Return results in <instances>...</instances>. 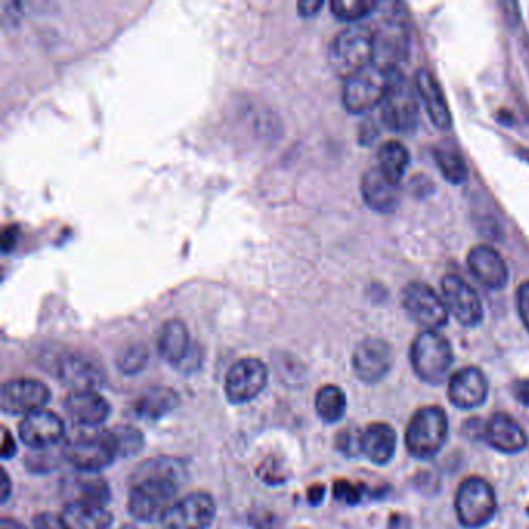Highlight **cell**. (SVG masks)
Instances as JSON below:
<instances>
[{
    "label": "cell",
    "mask_w": 529,
    "mask_h": 529,
    "mask_svg": "<svg viewBox=\"0 0 529 529\" xmlns=\"http://www.w3.org/2000/svg\"><path fill=\"white\" fill-rule=\"evenodd\" d=\"M185 477L184 464L174 458H157L140 467L132 480L128 508L140 522H156L174 505Z\"/></svg>",
    "instance_id": "6da1fadb"
},
{
    "label": "cell",
    "mask_w": 529,
    "mask_h": 529,
    "mask_svg": "<svg viewBox=\"0 0 529 529\" xmlns=\"http://www.w3.org/2000/svg\"><path fill=\"white\" fill-rule=\"evenodd\" d=\"M402 73L399 69H388L371 63L343 83V104L351 114H364L376 108L387 98Z\"/></svg>",
    "instance_id": "7a4b0ae2"
},
{
    "label": "cell",
    "mask_w": 529,
    "mask_h": 529,
    "mask_svg": "<svg viewBox=\"0 0 529 529\" xmlns=\"http://www.w3.org/2000/svg\"><path fill=\"white\" fill-rule=\"evenodd\" d=\"M384 21L374 32V61L388 69H399V64L407 58L410 45V22L407 7L401 2L384 4Z\"/></svg>",
    "instance_id": "3957f363"
},
{
    "label": "cell",
    "mask_w": 529,
    "mask_h": 529,
    "mask_svg": "<svg viewBox=\"0 0 529 529\" xmlns=\"http://www.w3.org/2000/svg\"><path fill=\"white\" fill-rule=\"evenodd\" d=\"M63 455L78 471L95 474L112 464L117 458L118 449L112 432L87 429L73 433L67 438Z\"/></svg>",
    "instance_id": "277c9868"
},
{
    "label": "cell",
    "mask_w": 529,
    "mask_h": 529,
    "mask_svg": "<svg viewBox=\"0 0 529 529\" xmlns=\"http://www.w3.org/2000/svg\"><path fill=\"white\" fill-rule=\"evenodd\" d=\"M449 435V419L436 405L419 408L405 430V447L412 457L429 460L440 453Z\"/></svg>",
    "instance_id": "5b68a950"
},
{
    "label": "cell",
    "mask_w": 529,
    "mask_h": 529,
    "mask_svg": "<svg viewBox=\"0 0 529 529\" xmlns=\"http://www.w3.org/2000/svg\"><path fill=\"white\" fill-rule=\"evenodd\" d=\"M374 61V32L365 25H353L340 32L329 49V63L340 77L348 78Z\"/></svg>",
    "instance_id": "8992f818"
},
{
    "label": "cell",
    "mask_w": 529,
    "mask_h": 529,
    "mask_svg": "<svg viewBox=\"0 0 529 529\" xmlns=\"http://www.w3.org/2000/svg\"><path fill=\"white\" fill-rule=\"evenodd\" d=\"M410 360L422 382L443 384L453 364L452 345L438 331H422L413 342Z\"/></svg>",
    "instance_id": "52a82bcc"
},
{
    "label": "cell",
    "mask_w": 529,
    "mask_h": 529,
    "mask_svg": "<svg viewBox=\"0 0 529 529\" xmlns=\"http://www.w3.org/2000/svg\"><path fill=\"white\" fill-rule=\"evenodd\" d=\"M458 520L466 528H481L494 519L497 497L485 478L471 477L464 480L455 497Z\"/></svg>",
    "instance_id": "ba28073f"
},
{
    "label": "cell",
    "mask_w": 529,
    "mask_h": 529,
    "mask_svg": "<svg viewBox=\"0 0 529 529\" xmlns=\"http://www.w3.org/2000/svg\"><path fill=\"white\" fill-rule=\"evenodd\" d=\"M402 306L408 317L424 331H438L449 320V311L443 298L426 283L413 281L407 284L402 291Z\"/></svg>",
    "instance_id": "9c48e42d"
},
{
    "label": "cell",
    "mask_w": 529,
    "mask_h": 529,
    "mask_svg": "<svg viewBox=\"0 0 529 529\" xmlns=\"http://www.w3.org/2000/svg\"><path fill=\"white\" fill-rule=\"evenodd\" d=\"M269 381L266 365L256 357H246L232 365L225 376V396L232 404H246L263 393Z\"/></svg>",
    "instance_id": "30bf717a"
},
{
    "label": "cell",
    "mask_w": 529,
    "mask_h": 529,
    "mask_svg": "<svg viewBox=\"0 0 529 529\" xmlns=\"http://www.w3.org/2000/svg\"><path fill=\"white\" fill-rule=\"evenodd\" d=\"M416 94L415 87L410 86L401 75L381 104V120L388 129L408 132L416 128L419 118Z\"/></svg>",
    "instance_id": "8fae6325"
},
{
    "label": "cell",
    "mask_w": 529,
    "mask_h": 529,
    "mask_svg": "<svg viewBox=\"0 0 529 529\" xmlns=\"http://www.w3.org/2000/svg\"><path fill=\"white\" fill-rule=\"evenodd\" d=\"M441 294L447 311L460 325L467 328L480 325L485 314L483 303L474 287L469 286L463 278L455 274L446 275L441 283Z\"/></svg>",
    "instance_id": "7c38bea8"
},
{
    "label": "cell",
    "mask_w": 529,
    "mask_h": 529,
    "mask_svg": "<svg viewBox=\"0 0 529 529\" xmlns=\"http://www.w3.org/2000/svg\"><path fill=\"white\" fill-rule=\"evenodd\" d=\"M215 516L213 497L205 492H194L171 506L162 519V526L163 529H208Z\"/></svg>",
    "instance_id": "4fadbf2b"
},
{
    "label": "cell",
    "mask_w": 529,
    "mask_h": 529,
    "mask_svg": "<svg viewBox=\"0 0 529 529\" xmlns=\"http://www.w3.org/2000/svg\"><path fill=\"white\" fill-rule=\"evenodd\" d=\"M47 385L35 379H16L7 382L0 390V407L10 415H32L44 410L50 401Z\"/></svg>",
    "instance_id": "5bb4252c"
},
{
    "label": "cell",
    "mask_w": 529,
    "mask_h": 529,
    "mask_svg": "<svg viewBox=\"0 0 529 529\" xmlns=\"http://www.w3.org/2000/svg\"><path fill=\"white\" fill-rule=\"evenodd\" d=\"M393 365V351L385 340L368 337L356 346L353 368L360 381L376 384L387 376Z\"/></svg>",
    "instance_id": "9a60e30c"
},
{
    "label": "cell",
    "mask_w": 529,
    "mask_h": 529,
    "mask_svg": "<svg viewBox=\"0 0 529 529\" xmlns=\"http://www.w3.org/2000/svg\"><path fill=\"white\" fill-rule=\"evenodd\" d=\"M447 395H449L450 402L461 410L480 407L488 399V377L478 368H461L450 377Z\"/></svg>",
    "instance_id": "2e32d148"
},
{
    "label": "cell",
    "mask_w": 529,
    "mask_h": 529,
    "mask_svg": "<svg viewBox=\"0 0 529 529\" xmlns=\"http://www.w3.org/2000/svg\"><path fill=\"white\" fill-rule=\"evenodd\" d=\"M19 436L24 444L32 449H49L63 440V419L49 410H39L22 419L19 424Z\"/></svg>",
    "instance_id": "e0dca14e"
},
{
    "label": "cell",
    "mask_w": 529,
    "mask_h": 529,
    "mask_svg": "<svg viewBox=\"0 0 529 529\" xmlns=\"http://www.w3.org/2000/svg\"><path fill=\"white\" fill-rule=\"evenodd\" d=\"M480 438L497 452L519 453L528 447V436L516 419L506 413H495L483 424Z\"/></svg>",
    "instance_id": "ac0fdd59"
},
{
    "label": "cell",
    "mask_w": 529,
    "mask_h": 529,
    "mask_svg": "<svg viewBox=\"0 0 529 529\" xmlns=\"http://www.w3.org/2000/svg\"><path fill=\"white\" fill-rule=\"evenodd\" d=\"M467 266L474 275L475 280L481 286L488 287L492 291L502 289L508 283V266L497 250L481 244L467 255Z\"/></svg>",
    "instance_id": "d6986e66"
},
{
    "label": "cell",
    "mask_w": 529,
    "mask_h": 529,
    "mask_svg": "<svg viewBox=\"0 0 529 529\" xmlns=\"http://www.w3.org/2000/svg\"><path fill=\"white\" fill-rule=\"evenodd\" d=\"M66 410L80 426L97 427L108 419L111 405L95 390H78L67 396Z\"/></svg>",
    "instance_id": "ffe728a7"
},
{
    "label": "cell",
    "mask_w": 529,
    "mask_h": 529,
    "mask_svg": "<svg viewBox=\"0 0 529 529\" xmlns=\"http://www.w3.org/2000/svg\"><path fill=\"white\" fill-rule=\"evenodd\" d=\"M58 373L59 379L69 385L72 391L95 390L103 385L106 379L100 365L80 354H70L64 357L59 362Z\"/></svg>",
    "instance_id": "44dd1931"
},
{
    "label": "cell",
    "mask_w": 529,
    "mask_h": 529,
    "mask_svg": "<svg viewBox=\"0 0 529 529\" xmlns=\"http://www.w3.org/2000/svg\"><path fill=\"white\" fill-rule=\"evenodd\" d=\"M399 185L393 184L377 166L362 177V196L365 204L377 213H391L398 207Z\"/></svg>",
    "instance_id": "7402d4cb"
},
{
    "label": "cell",
    "mask_w": 529,
    "mask_h": 529,
    "mask_svg": "<svg viewBox=\"0 0 529 529\" xmlns=\"http://www.w3.org/2000/svg\"><path fill=\"white\" fill-rule=\"evenodd\" d=\"M416 92L426 106L436 128L443 129V131L452 128L449 104H447L440 83L429 70L421 69L416 73Z\"/></svg>",
    "instance_id": "603a6c76"
},
{
    "label": "cell",
    "mask_w": 529,
    "mask_h": 529,
    "mask_svg": "<svg viewBox=\"0 0 529 529\" xmlns=\"http://www.w3.org/2000/svg\"><path fill=\"white\" fill-rule=\"evenodd\" d=\"M64 529H109L114 517L111 512L98 503L75 500L61 512Z\"/></svg>",
    "instance_id": "cb8c5ba5"
},
{
    "label": "cell",
    "mask_w": 529,
    "mask_h": 529,
    "mask_svg": "<svg viewBox=\"0 0 529 529\" xmlns=\"http://www.w3.org/2000/svg\"><path fill=\"white\" fill-rule=\"evenodd\" d=\"M396 450V432L385 422H374L362 432V453L371 463H390Z\"/></svg>",
    "instance_id": "d4e9b609"
},
{
    "label": "cell",
    "mask_w": 529,
    "mask_h": 529,
    "mask_svg": "<svg viewBox=\"0 0 529 529\" xmlns=\"http://www.w3.org/2000/svg\"><path fill=\"white\" fill-rule=\"evenodd\" d=\"M159 354L173 365H182L191 353L190 336L182 320H168L160 331Z\"/></svg>",
    "instance_id": "484cf974"
},
{
    "label": "cell",
    "mask_w": 529,
    "mask_h": 529,
    "mask_svg": "<svg viewBox=\"0 0 529 529\" xmlns=\"http://www.w3.org/2000/svg\"><path fill=\"white\" fill-rule=\"evenodd\" d=\"M179 402V395L173 388H149L135 401L134 412L140 419L154 421L173 412Z\"/></svg>",
    "instance_id": "4316f807"
},
{
    "label": "cell",
    "mask_w": 529,
    "mask_h": 529,
    "mask_svg": "<svg viewBox=\"0 0 529 529\" xmlns=\"http://www.w3.org/2000/svg\"><path fill=\"white\" fill-rule=\"evenodd\" d=\"M408 163H410V154L407 148L396 140L384 143L377 153V168L396 185L401 184Z\"/></svg>",
    "instance_id": "83f0119b"
},
{
    "label": "cell",
    "mask_w": 529,
    "mask_h": 529,
    "mask_svg": "<svg viewBox=\"0 0 529 529\" xmlns=\"http://www.w3.org/2000/svg\"><path fill=\"white\" fill-rule=\"evenodd\" d=\"M315 410L320 419L328 424L340 421L346 412V396L342 388L337 385H325L320 388L315 396Z\"/></svg>",
    "instance_id": "f1b7e54d"
},
{
    "label": "cell",
    "mask_w": 529,
    "mask_h": 529,
    "mask_svg": "<svg viewBox=\"0 0 529 529\" xmlns=\"http://www.w3.org/2000/svg\"><path fill=\"white\" fill-rule=\"evenodd\" d=\"M436 165L440 168L447 182L453 185L463 184L467 179V166L463 157L452 149H436Z\"/></svg>",
    "instance_id": "f546056e"
},
{
    "label": "cell",
    "mask_w": 529,
    "mask_h": 529,
    "mask_svg": "<svg viewBox=\"0 0 529 529\" xmlns=\"http://www.w3.org/2000/svg\"><path fill=\"white\" fill-rule=\"evenodd\" d=\"M377 0H332L331 10L340 21L356 22L379 8Z\"/></svg>",
    "instance_id": "4dcf8cb0"
},
{
    "label": "cell",
    "mask_w": 529,
    "mask_h": 529,
    "mask_svg": "<svg viewBox=\"0 0 529 529\" xmlns=\"http://www.w3.org/2000/svg\"><path fill=\"white\" fill-rule=\"evenodd\" d=\"M149 353L146 346L142 343L131 345L123 350V353L118 356L117 365L120 371L125 374H135L145 368L148 362Z\"/></svg>",
    "instance_id": "1f68e13d"
},
{
    "label": "cell",
    "mask_w": 529,
    "mask_h": 529,
    "mask_svg": "<svg viewBox=\"0 0 529 529\" xmlns=\"http://www.w3.org/2000/svg\"><path fill=\"white\" fill-rule=\"evenodd\" d=\"M112 435H114L115 443H117L118 455H125V457H132L145 444L142 433L134 427H117V429L112 430Z\"/></svg>",
    "instance_id": "d6a6232c"
},
{
    "label": "cell",
    "mask_w": 529,
    "mask_h": 529,
    "mask_svg": "<svg viewBox=\"0 0 529 529\" xmlns=\"http://www.w3.org/2000/svg\"><path fill=\"white\" fill-rule=\"evenodd\" d=\"M78 492H80V498L78 500H84V502L98 503V505H106L111 492H109V486L106 485V481L100 480V478H84L78 485Z\"/></svg>",
    "instance_id": "836d02e7"
},
{
    "label": "cell",
    "mask_w": 529,
    "mask_h": 529,
    "mask_svg": "<svg viewBox=\"0 0 529 529\" xmlns=\"http://www.w3.org/2000/svg\"><path fill=\"white\" fill-rule=\"evenodd\" d=\"M337 447L346 455H357L362 452V433L356 429L343 430L337 436Z\"/></svg>",
    "instance_id": "e575fe53"
},
{
    "label": "cell",
    "mask_w": 529,
    "mask_h": 529,
    "mask_svg": "<svg viewBox=\"0 0 529 529\" xmlns=\"http://www.w3.org/2000/svg\"><path fill=\"white\" fill-rule=\"evenodd\" d=\"M517 309H519L520 319L529 332V280L520 284L517 291Z\"/></svg>",
    "instance_id": "d590c367"
},
{
    "label": "cell",
    "mask_w": 529,
    "mask_h": 529,
    "mask_svg": "<svg viewBox=\"0 0 529 529\" xmlns=\"http://www.w3.org/2000/svg\"><path fill=\"white\" fill-rule=\"evenodd\" d=\"M36 529H64L61 519H56L52 514H42V516L36 517L35 520Z\"/></svg>",
    "instance_id": "8d00e7d4"
},
{
    "label": "cell",
    "mask_w": 529,
    "mask_h": 529,
    "mask_svg": "<svg viewBox=\"0 0 529 529\" xmlns=\"http://www.w3.org/2000/svg\"><path fill=\"white\" fill-rule=\"evenodd\" d=\"M322 7V0H305V2H300V4L297 5L301 16H305V18H309V16H314V14L319 13L320 8Z\"/></svg>",
    "instance_id": "74e56055"
},
{
    "label": "cell",
    "mask_w": 529,
    "mask_h": 529,
    "mask_svg": "<svg viewBox=\"0 0 529 529\" xmlns=\"http://www.w3.org/2000/svg\"><path fill=\"white\" fill-rule=\"evenodd\" d=\"M16 441H14L13 436H11V433L8 432L7 429H4V443H2V458L4 460H7V458L14 457V453H16Z\"/></svg>",
    "instance_id": "f35d334b"
},
{
    "label": "cell",
    "mask_w": 529,
    "mask_h": 529,
    "mask_svg": "<svg viewBox=\"0 0 529 529\" xmlns=\"http://www.w3.org/2000/svg\"><path fill=\"white\" fill-rule=\"evenodd\" d=\"M514 396H516L523 405L529 407V379L517 382V384L514 385Z\"/></svg>",
    "instance_id": "ab89813d"
},
{
    "label": "cell",
    "mask_w": 529,
    "mask_h": 529,
    "mask_svg": "<svg viewBox=\"0 0 529 529\" xmlns=\"http://www.w3.org/2000/svg\"><path fill=\"white\" fill-rule=\"evenodd\" d=\"M0 529H28L25 528L22 523H19L18 520L10 519V517H4L0 520Z\"/></svg>",
    "instance_id": "60d3db41"
},
{
    "label": "cell",
    "mask_w": 529,
    "mask_h": 529,
    "mask_svg": "<svg viewBox=\"0 0 529 529\" xmlns=\"http://www.w3.org/2000/svg\"><path fill=\"white\" fill-rule=\"evenodd\" d=\"M11 494L10 477L7 472H4V480H2V502H7Z\"/></svg>",
    "instance_id": "b9f144b4"
},
{
    "label": "cell",
    "mask_w": 529,
    "mask_h": 529,
    "mask_svg": "<svg viewBox=\"0 0 529 529\" xmlns=\"http://www.w3.org/2000/svg\"><path fill=\"white\" fill-rule=\"evenodd\" d=\"M323 492H325V489L323 488L309 489V500H311L312 503L320 502V498H322Z\"/></svg>",
    "instance_id": "7bdbcfd3"
}]
</instances>
